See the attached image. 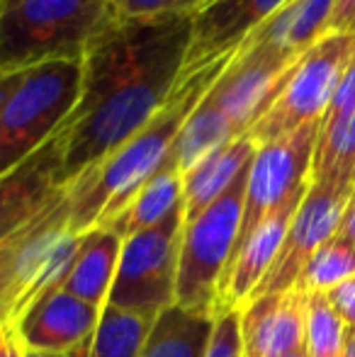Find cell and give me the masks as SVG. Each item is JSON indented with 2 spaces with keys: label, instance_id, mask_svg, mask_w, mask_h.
Listing matches in <instances>:
<instances>
[{
  "label": "cell",
  "instance_id": "6da1fadb",
  "mask_svg": "<svg viewBox=\"0 0 355 357\" xmlns=\"http://www.w3.org/2000/svg\"><path fill=\"white\" fill-rule=\"evenodd\" d=\"M192 17H119L83 56L81 95L63 122V180L139 134L178 88Z\"/></svg>",
  "mask_w": 355,
  "mask_h": 357
},
{
  "label": "cell",
  "instance_id": "7a4b0ae2",
  "mask_svg": "<svg viewBox=\"0 0 355 357\" xmlns=\"http://www.w3.org/2000/svg\"><path fill=\"white\" fill-rule=\"evenodd\" d=\"M232 56L234 54H229L199 71L180 75V83L168 105L142 132L114 149L107 158L90 165L86 173L66 183L71 234L81 236L90 229L105 226L114 214L122 212L124 204L168 158L183 122L212 88Z\"/></svg>",
  "mask_w": 355,
  "mask_h": 357
},
{
  "label": "cell",
  "instance_id": "3957f363",
  "mask_svg": "<svg viewBox=\"0 0 355 357\" xmlns=\"http://www.w3.org/2000/svg\"><path fill=\"white\" fill-rule=\"evenodd\" d=\"M117 20L114 0H17L0 8V73L81 61Z\"/></svg>",
  "mask_w": 355,
  "mask_h": 357
},
{
  "label": "cell",
  "instance_id": "277c9868",
  "mask_svg": "<svg viewBox=\"0 0 355 357\" xmlns=\"http://www.w3.org/2000/svg\"><path fill=\"white\" fill-rule=\"evenodd\" d=\"M81 61H52L22 73L0 109V175L39 151L68 119L81 95Z\"/></svg>",
  "mask_w": 355,
  "mask_h": 357
},
{
  "label": "cell",
  "instance_id": "5b68a950",
  "mask_svg": "<svg viewBox=\"0 0 355 357\" xmlns=\"http://www.w3.org/2000/svg\"><path fill=\"white\" fill-rule=\"evenodd\" d=\"M246 178L248 170H243L236 183L212 207L204 209L195 221L185 224L176 280V306L180 309L212 316L222 311L219 287L236 248Z\"/></svg>",
  "mask_w": 355,
  "mask_h": 357
},
{
  "label": "cell",
  "instance_id": "8992f818",
  "mask_svg": "<svg viewBox=\"0 0 355 357\" xmlns=\"http://www.w3.org/2000/svg\"><path fill=\"white\" fill-rule=\"evenodd\" d=\"M355 56V32H328L285 73L278 95L246 137L256 144L275 142L299 127L322 122L346 66Z\"/></svg>",
  "mask_w": 355,
  "mask_h": 357
},
{
  "label": "cell",
  "instance_id": "52a82bcc",
  "mask_svg": "<svg viewBox=\"0 0 355 357\" xmlns=\"http://www.w3.org/2000/svg\"><path fill=\"white\" fill-rule=\"evenodd\" d=\"M185 229L183 204L151 229L122 241L107 304L156 319L176 304L178 255Z\"/></svg>",
  "mask_w": 355,
  "mask_h": 357
},
{
  "label": "cell",
  "instance_id": "ba28073f",
  "mask_svg": "<svg viewBox=\"0 0 355 357\" xmlns=\"http://www.w3.org/2000/svg\"><path fill=\"white\" fill-rule=\"evenodd\" d=\"M319 127L322 122L304 124L282 139L258 144L251 168H248L241 229H239L234 255L273 209H278L289 195L309 183Z\"/></svg>",
  "mask_w": 355,
  "mask_h": 357
},
{
  "label": "cell",
  "instance_id": "9c48e42d",
  "mask_svg": "<svg viewBox=\"0 0 355 357\" xmlns=\"http://www.w3.org/2000/svg\"><path fill=\"white\" fill-rule=\"evenodd\" d=\"M299 56L266 42H243L207 90V100L224 112L241 137L268 109L285 73Z\"/></svg>",
  "mask_w": 355,
  "mask_h": 357
},
{
  "label": "cell",
  "instance_id": "30bf717a",
  "mask_svg": "<svg viewBox=\"0 0 355 357\" xmlns=\"http://www.w3.org/2000/svg\"><path fill=\"white\" fill-rule=\"evenodd\" d=\"M353 197V185H333V183H309V190L294 214L292 224L285 236V243L275 258L273 268L256 287L248 301L266 294L287 291L297 284L304 265L314 253L333 238L343 221L348 204Z\"/></svg>",
  "mask_w": 355,
  "mask_h": 357
},
{
  "label": "cell",
  "instance_id": "8fae6325",
  "mask_svg": "<svg viewBox=\"0 0 355 357\" xmlns=\"http://www.w3.org/2000/svg\"><path fill=\"white\" fill-rule=\"evenodd\" d=\"M63 127L27 160L0 175V243L29 224L63 190Z\"/></svg>",
  "mask_w": 355,
  "mask_h": 357
},
{
  "label": "cell",
  "instance_id": "7c38bea8",
  "mask_svg": "<svg viewBox=\"0 0 355 357\" xmlns=\"http://www.w3.org/2000/svg\"><path fill=\"white\" fill-rule=\"evenodd\" d=\"M289 0H207L192 15V39L183 75L234 54Z\"/></svg>",
  "mask_w": 355,
  "mask_h": 357
},
{
  "label": "cell",
  "instance_id": "4fadbf2b",
  "mask_svg": "<svg viewBox=\"0 0 355 357\" xmlns=\"http://www.w3.org/2000/svg\"><path fill=\"white\" fill-rule=\"evenodd\" d=\"M309 294L299 287L251 299L239 309L243 357H285L307 343Z\"/></svg>",
  "mask_w": 355,
  "mask_h": 357
},
{
  "label": "cell",
  "instance_id": "5bb4252c",
  "mask_svg": "<svg viewBox=\"0 0 355 357\" xmlns=\"http://www.w3.org/2000/svg\"><path fill=\"white\" fill-rule=\"evenodd\" d=\"M309 183L302 185L297 192L289 195L278 209H273L256 226V231L243 241L241 248L236 250L227 273H224L222 287H219L222 309H241L248 301V296L256 291V287L263 282V278L273 268L275 258H278L280 248H282L287 229L292 224L294 214H297L299 204H302L304 195H307Z\"/></svg>",
  "mask_w": 355,
  "mask_h": 357
},
{
  "label": "cell",
  "instance_id": "9a60e30c",
  "mask_svg": "<svg viewBox=\"0 0 355 357\" xmlns=\"http://www.w3.org/2000/svg\"><path fill=\"white\" fill-rule=\"evenodd\" d=\"M100 311L103 309L63 289L49 291L20 319V340L27 350L68 355L93 338Z\"/></svg>",
  "mask_w": 355,
  "mask_h": 357
},
{
  "label": "cell",
  "instance_id": "2e32d148",
  "mask_svg": "<svg viewBox=\"0 0 355 357\" xmlns=\"http://www.w3.org/2000/svg\"><path fill=\"white\" fill-rule=\"evenodd\" d=\"M258 144L251 137H239L219 146L183 175V209L185 224L195 221L207 207H212L234 183L248 170Z\"/></svg>",
  "mask_w": 355,
  "mask_h": 357
},
{
  "label": "cell",
  "instance_id": "e0dca14e",
  "mask_svg": "<svg viewBox=\"0 0 355 357\" xmlns=\"http://www.w3.org/2000/svg\"><path fill=\"white\" fill-rule=\"evenodd\" d=\"M119 253H122V238L114 231L103 226L86 231L61 289L103 309L112 289Z\"/></svg>",
  "mask_w": 355,
  "mask_h": 357
},
{
  "label": "cell",
  "instance_id": "ac0fdd59",
  "mask_svg": "<svg viewBox=\"0 0 355 357\" xmlns=\"http://www.w3.org/2000/svg\"><path fill=\"white\" fill-rule=\"evenodd\" d=\"M180 204H183V173L168 153L161 168L137 190V195L124 204L122 212L114 214L103 229L114 231L124 241L139 231L156 226Z\"/></svg>",
  "mask_w": 355,
  "mask_h": 357
},
{
  "label": "cell",
  "instance_id": "d6986e66",
  "mask_svg": "<svg viewBox=\"0 0 355 357\" xmlns=\"http://www.w3.org/2000/svg\"><path fill=\"white\" fill-rule=\"evenodd\" d=\"M217 316L168 306L156 316L142 357H204Z\"/></svg>",
  "mask_w": 355,
  "mask_h": 357
},
{
  "label": "cell",
  "instance_id": "ffe728a7",
  "mask_svg": "<svg viewBox=\"0 0 355 357\" xmlns=\"http://www.w3.org/2000/svg\"><path fill=\"white\" fill-rule=\"evenodd\" d=\"M239 137L241 134L234 129V124L224 117V112L217 105L209 102L207 93H204V98L199 100L197 107L188 114V119L180 127L176 142L171 146V158L176 160L178 170L185 175L199 160L207 158L212 151Z\"/></svg>",
  "mask_w": 355,
  "mask_h": 357
},
{
  "label": "cell",
  "instance_id": "44dd1931",
  "mask_svg": "<svg viewBox=\"0 0 355 357\" xmlns=\"http://www.w3.org/2000/svg\"><path fill=\"white\" fill-rule=\"evenodd\" d=\"M153 321V316L139 311L103 306L93 338L68 357H142Z\"/></svg>",
  "mask_w": 355,
  "mask_h": 357
},
{
  "label": "cell",
  "instance_id": "7402d4cb",
  "mask_svg": "<svg viewBox=\"0 0 355 357\" xmlns=\"http://www.w3.org/2000/svg\"><path fill=\"white\" fill-rule=\"evenodd\" d=\"M312 183H355V109L328 127H319L312 160Z\"/></svg>",
  "mask_w": 355,
  "mask_h": 357
},
{
  "label": "cell",
  "instance_id": "603a6c76",
  "mask_svg": "<svg viewBox=\"0 0 355 357\" xmlns=\"http://www.w3.org/2000/svg\"><path fill=\"white\" fill-rule=\"evenodd\" d=\"M63 188H66V185H63ZM61 192L34 216L24 229H20L17 234L10 236L5 243H0V324L10 326V314H13L15 296H17L20 282H22L24 260H27V253H29V248H32V241H34V236H37L39 226L44 224V219L52 212L54 202L61 197ZM10 328H13V326H10Z\"/></svg>",
  "mask_w": 355,
  "mask_h": 357
},
{
  "label": "cell",
  "instance_id": "cb8c5ba5",
  "mask_svg": "<svg viewBox=\"0 0 355 357\" xmlns=\"http://www.w3.org/2000/svg\"><path fill=\"white\" fill-rule=\"evenodd\" d=\"M351 275H355V245L336 234L309 258L294 287L304 289L307 294L328 291Z\"/></svg>",
  "mask_w": 355,
  "mask_h": 357
},
{
  "label": "cell",
  "instance_id": "d4e9b609",
  "mask_svg": "<svg viewBox=\"0 0 355 357\" xmlns=\"http://www.w3.org/2000/svg\"><path fill=\"white\" fill-rule=\"evenodd\" d=\"M346 324L328 304L326 291H312L307 306V353L309 357H343Z\"/></svg>",
  "mask_w": 355,
  "mask_h": 357
},
{
  "label": "cell",
  "instance_id": "484cf974",
  "mask_svg": "<svg viewBox=\"0 0 355 357\" xmlns=\"http://www.w3.org/2000/svg\"><path fill=\"white\" fill-rule=\"evenodd\" d=\"M207 0H114L119 17H192Z\"/></svg>",
  "mask_w": 355,
  "mask_h": 357
},
{
  "label": "cell",
  "instance_id": "4316f807",
  "mask_svg": "<svg viewBox=\"0 0 355 357\" xmlns=\"http://www.w3.org/2000/svg\"><path fill=\"white\" fill-rule=\"evenodd\" d=\"M204 357H243L239 309H222L217 314L214 333Z\"/></svg>",
  "mask_w": 355,
  "mask_h": 357
},
{
  "label": "cell",
  "instance_id": "83f0119b",
  "mask_svg": "<svg viewBox=\"0 0 355 357\" xmlns=\"http://www.w3.org/2000/svg\"><path fill=\"white\" fill-rule=\"evenodd\" d=\"M351 109H355V56L346 66L341 80H338V88L331 98V105H328L326 114H324V119H322V127H328V124L338 122V119L346 117Z\"/></svg>",
  "mask_w": 355,
  "mask_h": 357
},
{
  "label": "cell",
  "instance_id": "f1b7e54d",
  "mask_svg": "<svg viewBox=\"0 0 355 357\" xmlns=\"http://www.w3.org/2000/svg\"><path fill=\"white\" fill-rule=\"evenodd\" d=\"M326 299L333 306V311L341 316L343 324L355 326V275L338 282L336 287H331L326 291Z\"/></svg>",
  "mask_w": 355,
  "mask_h": 357
},
{
  "label": "cell",
  "instance_id": "f546056e",
  "mask_svg": "<svg viewBox=\"0 0 355 357\" xmlns=\"http://www.w3.org/2000/svg\"><path fill=\"white\" fill-rule=\"evenodd\" d=\"M331 32H355V0H336Z\"/></svg>",
  "mask_w": 355,
  "mask_h": 357
},
{
  "label": "cell",
  "instance_id": "4dcf8cb0",
  "mask_svg": "<svg viewBox=\"0 0 355 357\" xmlns=\"http://www.w3.org/2000/svg\"><path fill=\"white\" fill-rule=\"evenodd\" d=\"M24 343L20 340L17 328L0 324V357H24Z\"/></svg>",
  "mask_w": 355,
  "mask_h": 357
},
{
  "label": "cell",
  "instance_id": "1f68e13d",
  "mask_svg": "<svg viewBox=\"0 0 355 357\" xmlns=\"http://www.w3.org/2000/svg\"><path fill=\"white\" fill-rule=\"evenodd\" d=\"M336 234L341 236V238H346L348 243L355 245V192H353L351 204H348V209H346V214H343V221H341V226H338Z\"/></svg>",
  "mask_w": 355,
  "mask_h": 357
},
{
  "label": "cell",
  "instance_id": "d6a6232c",
  "mask_svg": "<svg viewBox=\"0 0 355 357\" xmlns=\"http://www.w3.org/2000/svg\"><path fill=\"white\" fill-rule=\"evenodd\" d=\"M22 73H0V109L8 102V98L13 95V90L17 88Z\"/></svg>",
  "mask_w": 355,
  "mask_h": 357
},
{
  "label": "cell",
  "instance_id": "836d02e7",
  "mask_svg": "<svg viewBox=\"0 0 355 357\" xmlns=\"http://www.w3.org/2000/svg\"><path fill=\"white\" fill-rule=\"evenodd\" d=\"M343 357H355V326H346V345H343Z\"/></svg>",
  "mask_w": 355,
  "mask_h": 357
},
{
  "label": "cell",
  "instance_id": "e575fe53",
  "mask_svg": "<svg viewBox=\"0 0 355 357\" xmlns=\"http://www.w3.org/2000/svg\"><path fill=\"white\" fill-rule=\"evenodd\" d=\"M24 357H68V355H56V353H42V350H24Z\"/></svg>",
  "mask_w": 355,
  "mask_h": 357
},
{
  "label": "cell",
  "instance_id": "d590c367",
  "mask_svg": "<svg viewBox=\"0 0 355 357\" xmlns=\"http://www.w3.org/2000/svg\"><path fill=\"white\" fill-rule=\"evenodd\" d=\"M285 357H309V353H307V343H304L302 348H297V350H292V353H287Z\"/></svg>",
  "mask_w": 355,
  "mask_h": 357
},
{
  "label": "cell",
  "instance_id": "8d00e7d4",
  "mask_svg": "<svg viewBox=\"0 0 355 357\" xmlns=\"http://www.w3.org/2000/svg\"><path fill=\"white\" fill-rule=\"evenodd\" d=\"M17 3V0H0V8H8V5Z\"/></svg>",
  "mask_w": 355,
  "mask_h": 357
},
{
  "label": "cell",
  "instance_id": "74e56055",
  "mask_svg": "<svg viewBox=\"0 0 355 357\" xmlns=\"http://www.w3.org/2000/svg\"><path fill=\"white\" fill-rule=\"evenodd\" d=\"M353 192H355V183H353Z\"/></svg>",
  "mask_w": 355,
  "mask_h": 357
}]
</instances>
